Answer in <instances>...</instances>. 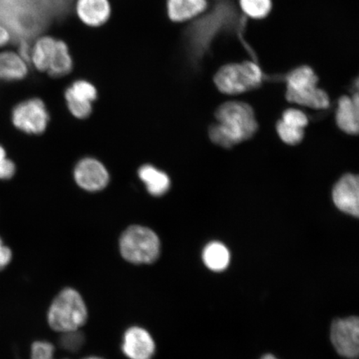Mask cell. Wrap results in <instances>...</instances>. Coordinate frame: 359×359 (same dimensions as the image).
<instances>
[{
  "mask_svg": "<svg viewBox=\"0 0 359 359\" xmlns=\"http://www.w3.org/2000/svg\"><path fill=\"white\" fill-rule=\"evenodd\" d=\"M219 123L209 130L210 140L224 148L234 147L253 137L258 129L255 112L242 102H227L215 111Z\"/></svg>",
  "mask_w": 359,
  "mask_h": 359,
  "instance_id": "1",
  "label": "cell"
},
{
  "mask_svg": "<svg viewBox=\"0 0 359 359\" xmlns=\"http://www.w3.org/2000/svg\"><path fill=\"white\" fill-rule=\"evenodd\" d=\"M87 318V307L82 296L70 288L58 294L48 313L49 326L60 333L79 330L86 323Z\"/></svg>",
  "mask_w": 359,
  "mask_h": 359,
  "instance_id": "2",
  "label": "cell"
},
{
  "mask_svg": "<svg viewBox=\"0 0 359 359\" xmlns=\"http://www.w3.org/2000/svg\"><path fill=\"white\" fill-rule=\"evenodd\" d=\"M318 81L311 67L302 66L294 69L286 77L287 100L313 109H327L330 97L324 90L318 88Z\"/></svg>",
  "mask_w": 359,
  "mask_h": 359,
  "instance_id": "3",
  "label": "cell"
},
{
  "mask_svg": "<svg viewBox=\"0 0 359 359\" xmlns=\"http://www.w3.org/2000/svg\"><path fill=\"white\" fill-rule=\"evenodd\" d=\"M158 236L151 229L140 226L129 227L120 239L123 257L133 264H151L159 257Z\"/></svg>",
  "mask_w": 359,
  "mask_h": 359,
  "instance_id": "4",
  "label": "cell"
},
{
  "mask_svg": "<svg viewBox=\"0 0 359 359\" xmlns=\"http://www.w3.org/2000/svg\"><path fill=\"white\" fill-rule=\"evenodd\" d=\"M263 73L254 62L224 65L214 77L215 86L224 94H241L258 88L262 83Z\"/></svg>",
  "mask_w": 359,
  "mask_h": 359,
  "instance_id": "5",
  "label": "cell"
},
{
  "mask_svg": "<svg viewBox=\"0 0 359 359\" xmlns=\"http://www.w3.org/2000/svg\"><path fill=\"white\" fill-rule=\"evenodd\" d=\"M48 120L46 105L37 97L18 102L11 111L13 125L25 133H43L46 130Z\"/></svg>",
  "mask_w": 359,
  "mask_h": 359,
  "instance_id": "6",
  "label": "cell"
},
{
  "mask_svg": "<svg viewBox=\"0 0 359 359\" xmlns=\"http://www.w3.org/2000/svg\"><path fill=\"white\" fill-rule=\"evenodd\" d=\"M331 341L341 356L357 359L359 353V320L357 317L336 320L331 326Z\"/></svg>",
  "mask_w": 359,
  "mask_h": 359,
  "instance_id": "7",
  "label": "cell"
},
{
  "mask_svg": "<svg viewBox=\"0 0 359 359\" xmlns=\"http://www.w3.org/2000/svg\"><path fill=\"white\" fill-rule=\"evenodd\" d=\"M97 97V90L87 80L75 81L67 88L65 100L72 114L78 118H86L93 111L92 103Z\"/></svg>",
  "mask_w": 359,
  "mask_h": 359,
  "instance_id": "8",
  "label": "cell"
},
{
  "mask_svg": "<svg viewBox=\"0 0 359 359\" xmlns=\"http://www.w3.org/2000/svg\"><path fill=\"white\" fill-rule=\"evenodd\" d=\"M30 65L19 49L7 47L0 50V83H20L28 77Z\"/></svg>",
  "mask_w": 359,
  "mask_h": 359,
  "instance_id": "9",
  "label": "cell"
},
{
  "mask_svg": "<svg viewBox=\"0 0 359 359\" xmlns=\"http://www.w3.org/2000/svg\"><path fill=\"white\" fill-rule=\"evenodd\" d=\"M74 177L78 185L88 191L103 189L109 182V175L104 165L93 158H85L77 165Z\"/></svg>",
  "mask_w": 359,
  "mask_h": 359,
  "instance_id": "10",
  "label": "cell"
},
{
  "mask_svg": "<svg viewBox=\"0 0 359 359\" xmlns=\"http://www.w3.org/2000/svg\"><path fill=\"white\" fill-rule=\"evenodd\" d=\"M333 200L341 212L358 217L359 182L356 175L347 174L339 180L333 190Z\"/></svg>",
  "mask_w": 359,
  "mask_h": 359,
  "instance_id": "11",
  "label": "cell"
},
{
  "mask_svg": "<svg viewBox=\"0 0 359 359\" xmlns=\"http://www.w3.org/2000/svg\"><path fill=\"white\" fill-rule=\"evenodd\" d=\"M155 343L149 333L140 327H132L126 331L122 349L130 359H151Z\"/></svg>",
  "mask_w": 359,
  "mask_h": 359,
  "instance_id": "12",
  "label": "cell"
},
{
  "mask_svg": "<svg viewBox=\"0 0 359 359\" xmlns=\"http://www.w3.org/2000/svg\"><path fill=\"white\" fill-rule=\"evenodd\" d=\"M75 11L80 21L92 28L104 25L111 15L109 0H77Z\"/></svg>",
  "mask_w": 359,
  "mask_h": 359,
  "instance_id": "13",
  "label": "cell"
},
{
  "mask_svg": "<svg viewBox=\"0 0 359 359\" xmlns=\"http://www.w3.org/2000/svg\"><path fill=\"white\" fill-rule=\"evenodd\" d=\"M57 39L43 35L35 40L29 49L28 61L30 67L40 73H47L55 55Z\"/></svg>",
  "mask_w": 359,
  "mask_h": 359,
  "instance_id": "14",
  "label": "cell"
},
{
  "mask_svg": "<svg viewBox=\"0 0 359 359\" xmlns=\"http://www.w3.org/2000/svg\"><path fill=\"white\" fill-rule=\"evenodd\" d=\"M359 98L356 93L352 97L344 96L339 101L336 122L343 132L351 135L358 133Z\"/></svg>",
  "mask_w": 359,
  "mask_h": 359,
  "instance_id": "15",
  "label": "cell"
},
{
  "mask_svg": "<svg viewBox=\"0 0 359 359\" xmlns=\"http://www.w3.org/2000/svg\"><path fill=\"white\" fill-rule=\"evenodd\" d=\"M208 7L206 0H168L167 10L169 19L182 22L194 19Z\"/></svg>",
  "mask_w": 359,
  "mask_h": 359,
  "instance_id": "16",
  "label": "cell"
},
{
  "mask_svg": "<svg viewBox=\"0 0 359 359\" xmlns=\"http://www.w3.org/2000/svg\"><path fill=\"white\" fill-rule=\"evenodd\" d=\"M74 69V60L69 48L61 39H57L55 55L47 74L53 78H62L69 74Z\"/></svg>",
  "mask_w": 359,
  "mask_h": 359,
  "instance_id": "17",
  "label": "cell"
},
{
  "mask_svg": "<svg viewBox=\"0 0 359 359\" xmlns=\"http://www.w3.org/2000/svg\"><path fill=\"white\" fill-rule=\"evenodd\" d=\"M139 177L151 195L160 196L169 190L170 182L168 175L152 165H143L139 170Z\"/></svg>",
  "mask_w": 359,
  "mask_h": 359,
  "instance_id": "18",
  "label": "cell"
},
{
  "mask_svg": "<svg viewBox=\"0 0 359 359\" xmlns=\"http://www.w3.org/2000/svg\"><path fill=\"white\" fill-rule=\"evenodd\" d=\"M202 258L206 267L213 271L219 272L228 267L231 255L226 246L219 242H212L205 247Z\"/></svg>",
  "mask_w": 359,
  "mask_h": 359,
  "instance_id": "19",
  "label": "cell"
},
{
  "mask_svg": "<svg viewBox=\"0 0 359 359\" xmlns=\"http://www.w3.org/2000/svg\"><path fill=\"white\" fill-rule=\"evenodd\" d=\"M241 10L247 16L259 20L266 17L271 11V0H240Z\"/></svg>",
  "mask_w": 359,
  "mask_h": 359,
  "instance_id": "20",
  "label": "cell"
},
{
  "mask_svg": "<svg viewBox=\"0 0 359 359\" xmlns=\"http://www.w3.org/2000/svg\"><path fill=\"white\" fill-rule=\"evenodd\" d=\"M277 133L281 140L289 145H296L303 140L304 129L291 127L283 123L281 120L276 125Z\"/></svg>",
  "mask_w": 359,
  "mask_h": 359,
  "instance_id": "21",
  "label": "cell"
},
{
  "mask_svg": "<svg viewBox=\"0 0 359 359\" xmlns=\"http://www.w3.org/2000/svg\"><path fill=\"white\" fill-rule=\"evenodd\" d=\"M84 335L79 330L62 333L60 344L62 348L69 352H77L84 344Z\"/></svg>",
  "mask_w": 359,
  "mask_h": 359,
  "instance_id": "22",
  "label": "cell"
},
{
  "mask_svg": "<svg viewBox=\"0 0 359 359\" xmlns=\"http://www.w3.org/2000/svg\"><path fill=\"white\" fill-rule=\"evenodd\" d=\"M282 122L291 127L304 129L308 125L307 116L303 111L290 109L283 114Z\"/></svg>",
  "mask_w": 359,
  "mask_h": 359,
  "instance_id": "23",
  "label": "cell"
},
{
  "mask_svg": "<svg viewBox=\"0 0 359 359\" xmlns=\"http://www.w3.org/2000/svg\"><path fill=\"white\" fill-rule=\"evenodd\" d=\"M15 172V163L8 156L6 148L0 144V181L11 180Z\"/></svg>",
  "mask_w": 359,
  "mask_h": 359,
  "instance_id": "24",
  "label": "cell"
},
{
  "mask_svg": "<svg viewBox=\"0 0 359 359\" xmlns=\"http://www.w3.org/2000/svg\"><path fill=\"white\" fill-rule=\"evenodd\" d=\"M55 347L44 341H38L32 345L31 359H55Z\"/></svg>",
  "mask_w": 359,
  "mask_h": 359,
  "instance_id": "25",
  "label": "cell"
},
{
  "mask_svg": "<svg viewBox=\"0 0 359 359\" xmlns=\"http://www.w3.org/2000/svg\"><path fill=\"white\" fill-rule=\"evenodd\" d=\"M12 258V250L10 247L4 244L1 236H0V271L6 269L10 264Z\"/></svg>",
  "mask_w": 359,
  "mask_h": 359,
  "instance_id": "26",
  "label": "cell"
},
{
  "mask_svg": "<svg viewBox=\"0 0 359 359\" xmlns=\"http://www.w3.org/2000/svg\"><path fill=\"white\" fill-rule=\"evenodd\" d=\"M13 41V34L11 30L3 22H0V50L3 48L10 47Z\"/></svg>",
  "mask_w": 359,
  "mask_h": 359,
  "instance_id": "27",
  "label": "cell"
},
{
  "mask_svg": "<svg viewBox=\"0 0 359 359\" xmlns=\"http://www.w3.org/2000/svg\"><path fill=\"white\" fill-rule=\"evenodd\" d=\"M262 359H277L275 356L271 355V354H268V355L264 356Z\"/></svg>",
  "mask_w": 359,
  "mask_h": 359,
  "instance_id": "28",
  "label": "cell"
},
{
  "mask_svg": "<svg viewBox=\"0 0 359 359\" xmlns=\"http://www.w3.org/2000/svg\"><path fill=\"white\" fill-rule=\"evenodd\" d=\"M85 359H102V358H85Z\"/></svg>",
  "mask_w": 359,
  "mask_h": 359,
  "instance_id": "29",
  "label": "cell"
}]
</instances>
